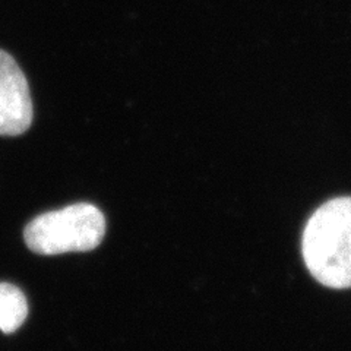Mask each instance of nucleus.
<instances>
[{
  "mask_svg": "<svg viewBox=\"0 0 351 351\" xmlns=\"http://www.w3.org/2000/svg\"><path fill=\"white\" fill-rule=\"evenodd\" d=\"M302 252L312 277L325 287L351 289V197H334L307 219Z\"/></svg>",
  "mask_w": 351,
  "mask_h": 351,
  "instance_id": "f257e3e1",
  "label": "nucleus"
},
{
  "mask_svg": "<svg viewBox=\"0 0 351 351\" xmlns=\"http://www.w3.org/2000/svg\"><path fill=\"white\" fill-rule=\"evenodd\" d=\"M104 234L106 218L91 204H75L38 215L24 232L27 246L34 254L47 256L93 250Z\"/></svg>",
  "mask_w": 351,
  "mask_h": 351,
  "instance_id": "f03ea898",
  "label": "nucleus"
},
{
  "mask_svg": "<svg viewBox=\"0 0 351 351\" xmlns=\"http://www.w3.org/2000/svg\"><path fill=\"white\" fill-rule=\"evenodd\" d=\"M32 100L24 72L0 50V136H19L32 123Z\"/></svg>",
  "mask_w": 351,
  "mask_h": 351,
  "instance_id": "7ed1b4c3",
  "label": "nucleus"
},
{
  "mask_svg": "<svg viewBox=\"0 0 351 351\" xmlns=\"http://www.w3.org/2000/svg\"><path fill=\"white\" fill-rule=\"evenodd\" d=\"M28 303L24 293L14 284L0 282V331L12 334L25 322Z\"/></svg>",
  "mask_w": 351,
  "mask_h": 351,
  "instance_id": "20e7f679",
  "label": "nucleus"
}]
</instances>
